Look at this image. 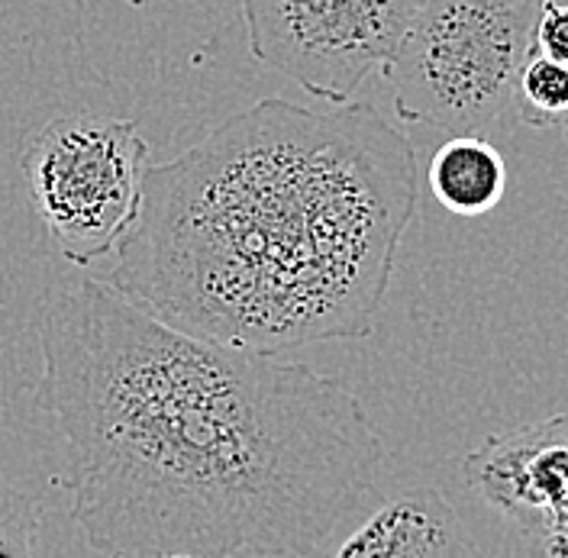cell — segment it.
I'll list each match as a JSON object with an SVG mask.
<instances>
[{
	"label": "cell",
	"mask_w": 568,
	"mask_h": 558,
	"mask_svg": "<svg viewBox=\"0 0 568 558\" xmlns=\"http://www.w3.org/2000/svg\"><path fill=\"white\" fill-rule=\"evenodd\" d=\"M559 130H562V136H566V145H568V120L562 123V126H559Z\"/></svg>",
	"instance_id": "4fadbf2b"
},
{
	"label": "cell",
	"mask_w": 568,
	"mask_h": 558,
	"mask_svg": "<svg viewBox=\"0 0 568 558\" xmlns=\"http://www.w3.org/2000/svg\"><path fill=\"white\" fill-rule=\"evenodd\" d=\"M517 116L532 130H559L568 120V65L532 52L517 81Z\"/></svg>",
	"instance_id": "9c48e42d"
},
{
	"label": "cell",
	"mask_w": 568,
	"mask_h": 558,
	"mask_svg": "<svg viewBox=\"0 0 568 558\" xmlns=\"http://www.w3.org/2000/svg\"><path fill=\"white\" fill-rule=\"evenodd\" d=\"M539 0H424L385 71L394 113L449 136H485L517 110Z\"/></svg>",
	"instance_id": "3957f363"
},
{
	"label": "cell",
	"mask_w": 568,
	"mask_h": 558,
	"mask_svg": "<svg viewBox=\"0 0 568 558\" xmlns=\"http://www.w3.org/2000/svg\"><path fill=\"white\" fill-rule=\"evenodd\" d=\"M149 145L133 120L62 113L20 155L27 197L52 248L88 265L126 240L142 207Z\"/></svg>",
	"instance_id": "277c9868"
},
{
	"label": "cell",
	"mask_w": 568,
	"mask_h": 558,
	"mask_svg": "<svg viewBox=\"0 0 568 558\" xmlns=\"http://www.w3.org/2000/svg\"><path fill=\"white\" fill-rule=\"evenodd\" d=\"M462 481L536 539L568 507V410L481 439L462 458Z\"/></svg>",
	"instance_id": "8992f818"
},
{
	"label": "cell",
	"mask_w": 568,
	"mask_h": 558,
	"mask_svg": "<svg viewBox=\"0 0 568 558\" xmlns=\"http://www.w3.org/2000/svg\"><path fill=\"white\" fill-rule=\"evenodd\" d=\"M417 201V152L375 106L265 98L145 165L140 216L106 284L233 349L362 339Z\"/></svg>",
	"instance_id": "7a4b0ae2"
},
{
	"label": "cell",
	"mask_w": 568,
	"mask_h": 558,
	"mask_svg": "<svg viewBox=\"0 0 568 558\" xmlns=\"http://www.w3.org/2000/svg\"><path fill=\"white\" fill-rule=\"evenodd\" d=\"M424 0H243L248 49L323 104H349L394 62Z\"/></svg>",
	"instance_id": "5b68a950"
},
{
	"label": "cell",
	"mask_w": 568,
	"mask_h": 558,
	"mask_svg": "<svg viewBox=\"0 0 568 558\" xmlns=\"http://www.w3.org/2000/svg\"><path fill=\"white\" fill-rule=\"evenodd\" d=\"M39 349L33 407L110 558L314 556L375 490V423L311 365L191 336L98 278L49 297Z\"/></svg>",
	"instance_id": "6da1fadb"
},
{
	"label": "cell",
	"mask_w": 568,
	"mask_h": 558,
	"mask_svg": "<svg viewBox=\"0 0 568 558\" xmlns=\"http://www.w3.org/2000/svg\"><path fill=\"white\" fill-rule=\"evenodd\" d=\"M536 542L542 546L546 558H568V507L546 520V526L536 532Z\"/></svg>",
	"instance_id": "7c38bea8"
},
{
	"label": "cell",
	"mask_w": 568,
	"mask_h": 558,
	"mask_svg": "<svg viewBox=\"0 0 568 558\" xmlns=\"http://www.w3.org/2000/svg\"><path fill=\"white\" fill-rule=\"evenodd\" d=\"M429 191L456 216H481L507 194V162L485 136H449L429 162Z\"/></svg>",
	"instance_id": "ba28073f"
},
{
	"label": "cell",
	"mask_w": 568,
	"mask_h": 558,
	"mask_svg": "<svg viewBox=\"0 0 568 558\" xmlns=\"http://www.w3.org/2000/svg\"><path fill=\"white\" fill-rule=\"evenodd\" d=\"M329 558H485L453 504L433 488L382 500Z\"/></svg>",
	"instance_id": "52a82bcc"
},
{
	"label": "cell",
	"mask_w": 568,
	"mask_h": 558,
	"mask_svg": "<svg viewBox=\"0 0 568 558\" xmlns=\"http://www.w3.org/2000/svg\"><path fill=\"white\" fill-rule=\"evenodd\" d=\"M39 524V500L0 485V558H36Z\"/></svg>",
	"instance_id": "30bf717a"
},
{
	"label": "cell",
	"mask_w": 568,
	"mask_h": 558,
	"mask_svg": "<svg viewBox=\"0 0 568 558\" xmlns=\"http://www.w3.org/2000/svg\"><path fill=\"white\" fill-rule=\"evenodd\" d=\"M162 558H187V556H162Z\"/></svg>",
	"instance_id": "5bb4252c"
},
{
	"label": "cell",
	"mask_w": 568,
	"mask_h": 558,
	"mask_svg": "<svg viewBox=\"0 0 568 558\" xmlns=\"http://www.w3.org/2000/svg\"><path fill=\"white\" fill-rule=\"evenodd\" d=\"M532 52L568 65V0H539L532 23Z\"/></svg>",
	"instance_id": "8fae6325"
}]
</instances>
